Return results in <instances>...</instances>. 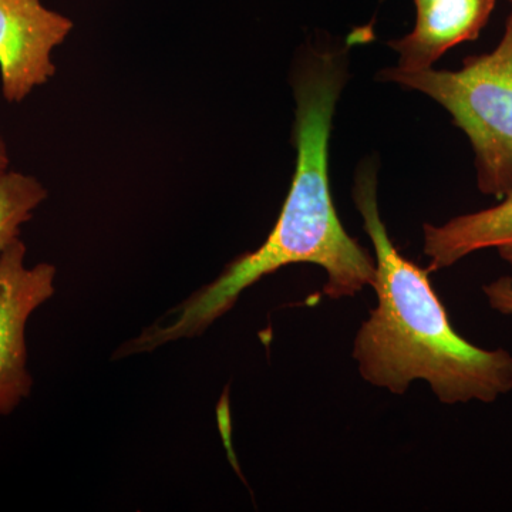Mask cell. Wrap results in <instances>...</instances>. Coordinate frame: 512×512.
Masks as SVG:
<instances>
[{
  "instance_id": "52a82bcc",
  "label": "cell",
  "mask_w": 512,
  "mask_h": 512,
  "mask_svg": "<svg viewBox=\"0 0 512 512\" xmlns=\"http://www.w3.org/2000/svg\"><path fill=\"white\" fill-rule=\"evenodd\" d=\"M423 241L430 272L450 268L484 249H495L512 266V191L487 210L460 215L443 225L424 224Z\"/></svg>"
},
{
  "instance_id": "3957f363",
  "label": "cell",
  "mask_w": 512,
  "mask_h": 512,
  "mask_svg": "<svg viewBox=\"0 0 512 512\" xmlns=\"http://www.w3.org/2000/svg\"><path fill=\"white\" fill-rule=\"evenodd\" d=\"M377 80L430 97L448 111L474 151L477 187L504 198L512 191V9L494 50L466 57L460 70L403 72L387 67Z\"/></svg>"
},
{
  "instance_id": "9c48e42d",
  "label": "cell",
  "mask_w": 512,
  "mask_h": 512,
  "mask_svg": "<svg viewBox=\"0 0 512 512\" xmlns=\"http://www.w3.org/2000/svg\"><path fill=\"white\" fill-rule=\"evenodd\" d=\"M483 292L491 309L501 315L512 316V276H501L484 285Z\"/></svg>"
},
{
  "instance_id": "277c9868",
  "label": "cell",
  "mask_w": 512,
  "mask_h": 512,
  "mask_svg": "<svg viewBox=\"0 0 512 512\" xmlns=\"http://www.w3.org/2000/svg\"><path fill=\"white\" fill-rule=\"evenodd\" d=\"M26 252L16 238L0 254V416H10L32 393L26 326L56 292V266H28Z\"/></svg>"
},
{
  "instance_id": "8fae6325",
  "label": "cell",
  "mask_w": 512,
  "mask_h": 512,
  "mask_svg": "<svg viewBox=\"0 0 512 512\" xmlns=\"http://www.w3.org/2000/svg\"><path fill=\"white\" fill-rule=\"evenodd\" d=\"M510 2L512 3V0H510Z\"/></svg>"
},
{
  "instance_id": "8992f818",
  "label": "cell",
  "mask_w": 512,
  "mask_h": 512,
  "mask_svg": "<svg viewBox=\"0 0 512 512\" xmlns=\"http://www.w3.org/2000/svg\"><path fill=\"white\" fill-rule=\"evenodd\" d=\"M416 23L412 32L387 45L397 55V69H430L461 43L473 42L493 15L495 0H414Z\"/></svg>"
},
{
  "instance_id": "5b68a950",
  "label": "cell",
  "mask_w": 512,
  "mask_h": 512,
  "mask_svg": "<svg viewBox=\"0 0 512 512\" xmlns=\"http://www.w3.org/2000/svg\"><path fill=\"white\" fill-rule=\"evenodd\" d=\"M73 30L40 0H0V79L9 103H20L55 76L52 52Z\"/></svg>"
},
{
  "instance_id": "7a4b0ae2",
  "label": "cell",
  "mask_w": 512,
  "mask_h": 512,
  "mask_svg": "<svg viewBox=\"0 0 512 512\" xmlns=\"http://www.w3.org/2000/svg\"><path fill=\"white\" fill-rule=\"evenodd\" d=\"M379 164L357 165L353 202L375 248L377 306L353 342L367 383L404 394L416 380L429 383L443 404L494 403L512 390V355L458 335L431 285L429 269L394 247L379 210Z\"/></svg>"
},
{
  "instance_id": "ba28073f",
  "label": "cell",
  "mask_w": 512,
  "mask_h": 512,
  "mask_svg": "<svg viewBox=\"0 0 512 512\" xmlns=\"http://www.w3.org/2000/svg\"><path fill=\"white\" fill-rule=\"evenodd\" d=\"M46 198V188L32 175L9 170L0 173V254L19 238L20 229Z\"/></svg>"
},
{
  "instance_id": "30bf717a",
  "label": "cell",
  "mask_w": 512,
  "mask_h": 512,
  "mask_svg": "<svg viewBox=\"0 0 512 512\" xmlns=\"http://www.w3.org/2000/svg\"><path fill=\"white\" fill-rule=\"evenodd\" d=\"M10 163L8 147H6L5 141L0 137V173L8 170Z\"/></svg>"
},
{
  "instance_id": "6da1fadb",
  "label": "cell",
  "mask_w": 512,
  "mask_h": 512,
  "mask_svg": "<svg viewBox=\"0 0 512 512\" xmlns=\"http://www.w3.org/2000/svg\"><path fill=\"white\" fill-rule=\"evenodd\" d=\"M349 49L323 40L299 49L291 80L295 174L264 244L234 259L217 279L127 340L117 355L124 359L201 336L234 308L245 289L284 266L313 264L325 269L323 293L335 301L352 298L373 285L375 256L343 228L330 190V134L336 104L349 79Z\"/></svg>"
}]
</instances>
